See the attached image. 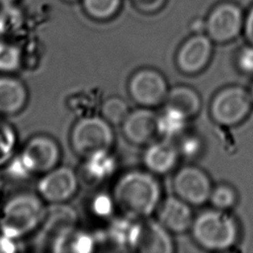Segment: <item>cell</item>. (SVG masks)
<instances>
[{
    "label": "cell",
    "instance_id": "cell-22",
    "mask_svg": "<svg viewBox=\"0 0 253 253\" xmlns=\"http://www.w3.org/2000/svg\"><path fill=\"white\" fill-rule=\"evenodd\" d=\"M102 117L111 125H122L129 113V109L125 100L119 97L107 99L101 109Z\"/></svg>",
    "mask_w": 253,
    "mask_h": 253
},
{
    "label": "cell",
    "instance_id": "cell-17",
    "mask_svg": "<svg viewBox=\"0 0 253 253\" xmlns=\"http://www.w3.org/2000/svg\"><path fill=\"white\" fill-rule=\"evenodd\" d=\"M28 92L26 86L14 77H0V114L13 115L26 105Z\"/></svg>",
    "mask_w": 253,
    "mask_h": 253
},
{
    "label": "cell",
    "instance_id": "cell-34",
    "mask_svg": "<svg viewBox=\"0 0 253 253\" xmlns=\"http://www.w3.org/2000/svg\"><path fill=\"white\" fill-rule=\"evenodd\" d=\"M250 94H251V97H252V100H253V85H252V88L250 90Z\"/></svg>",
    "mask_w": 253,
    "mask_h": 253
},
{
    "label": "cell",
    "instance_id": "cell-26",
    "mask_svg": "<svg viewBox=\"0 0 253 253\" xmlns=\"http://www.w3.org/2000/svg\"><path fill=\"white\" fill-rule=\"evenodd\" d=\"M203 147L201 139L196 135H186L181 138L178 146L179 153L185 157L192 158L197 156Z\"/></svg>",
    "mask_w": 253,
    "mask_h": 253
},
{
    "label": "cell",
    "instance_id": "cell-21",
    "mask_svg": "<svg viewBox=\"0 0 253 253\" xmlns=\"http://www.w3.org/2000/svg\"><path fill=\"white\" fill-rule=\"evenodd\" d=\"M86 162V171L94 179H104L111 175L115 170L116 164L109 151L96 153L88 158Z\"/></svg>",
    "mask_w": 253,
    "mask_h": 253
},
{
    "label": "cell",
    "instance_id": "cell-27",
    "mask_svg": "<svg viewBox=\"0 0 253 253\" xmlns=\"http://www.w3.org/2000/svg\"><path fill=\"white\" fill-rule=\"evenodd\" d=\"M236 64L238 69L249 75H253V45L243 46L237 53Z\"/></svg>",
    "mask_w": 253,
    "mask_h": 253
},
{
    "label": "cell",
    "instance_id": "cell-24",
    "mask_svg": "<svg viewBox=\"0 0 253 253\" xmlns=\"http://www.w3.org/2000/svg\"><path fill=\"white\" fill-rule=\"evenodd\" d=\"M17 143L14 128L7 123L0 122V166L6 164L13 156Z\"/></svg>",
    "mask_w": 253,
    "mask_h": 253
},
{
    "label": "cell",
    "instance_id": "cell-9",
    "mask_svg": "<svg viewBox=\"0 0 253 253\" xmlns=\"http://www.w3.org/2000/svg\"><path fill=\"white\" fill-rule=\"evenodd\" d=\"M173 188L177 197L194 206L208 202L212 190L208 174L192 165L182 167L177 171L173 179Z\"/></svg>",
    "mask_w": 253,
    "mask_h": 253
},
{
    "label": "cell",
    "instance_id": "cell-23",
    "mask_svg": "<svg viewBox=\"0 0 253 253\" xmlns=\"http://www.w3.org/2000/svg\"><path fill=\"white\" fill-rule=\"evenodd\" d=\"M209 201L214 209L226 211L235 205L237 201V195L231 186L220 184L212 188Z\"/></svg>",
    "mask_w": 253,
    "mask_h": 253
},
{
    "label": "cell",
    "instance_id": "cell-5",
    "mask_svg": "<svg viewBox=\"0 0 253 253\" xmlns=\"http://www.w3.org/2000/svg\"><path fill=\"white\" fill-rule=\"evenodd\" d=\"M252 104L250 91L240 86H228L213 97L211 103V116L217 125L232 126L248 116Z\"/></svg>",
    "mask_w": 253,
    "mask_h": 253
},
{
    "label": "cell",
    "instance_id": "cell-8",
    "mask_svg": "<svg viewBox=\"0 0 253 253\" xmlns=\"http://www.w3.org/2000/svg\"><path fill=\"white\" fill-rule=\"evenodd\" d=\"M59 157L60 149L54 139L46 135H36L23 148L19 164L26 173L44 174L57 165Z\"/></svg>",
    "mask_w": 253,
    "mask_h": 253
},
{
    "label": "cell",
    "instance_id": "cell-7",
    "mask_svg": "<svg viewBox=\"0 0 253 253\" xmlns=\"http://www.w3.org/2000/svg\"><path fill=\"white\" fill-rule=\"evenodd\" d=\"M131 99L141 107L151 108L165 102L168 85L164 76L152 68L137 70L128 81Z\"/></svg>",
    "mask_w": 253,
    "mask_h": 253
},
{
    "label": "cell",
    "instance_id": "cell-35",
    "mask_svg": "<svg viewBox=\"0 0 253 253\" xmlns=\"http://www.w3.org/2000/svg\"><path fill=\"white\" fill-rule=\"evenodd\" d=\"M64 1H67V2H75L77 0H64Z\"/></svg>",
    "mask_w": 253,
    "mask_h": 253
},
{
    "label": "cell",
    "instance_id": "cell-14",
    "mask_svg": "<svg viewBox=\"0 0 253 253\" xmlns=\"http://www.w3.org/2000/svg\"><path fill=\"white\" fill-rule=\"evenodd\" d=\"M159 221L173 233H183L192 227L194 217L190 204L179 197H169L159 211Z\"/></svg>",
    "mask_w": 253,
    "mask_h": 253
},
{
    "label": "cell",
    "instance_id": "cell-11",
    "mask_svg": "<svg viewBox=\"0 0 253 253\" xmlns=\"http://www.w3.org/2000/svg\"><path fill=\"white\" fill-rule=\"evenodd\" d=\"M78 179L68 167H54L44 173L38 183L42 199L51 204H61L69 200L77 191Z\"/></svg>",
    "mask_w": 253,
    "mask_h": 253
},
{
    "label": "cell",
    "instance_id": "cell-12",
    "mask_svg": "<svg viewBox=\"0 0 253 253\" xmlns=\"http://www.w3.org/2000/svg\"><path fill=\"white\" fill-rule=\"evenodd\" d=\"M131 249L143 253H171L174 243L170 231L160 221L148 219L138 222Z\"/></svg>",
    "mask_w": 253,
    "mask_h": 253
},
{
    "label": "cell",
    "instance_id": "cell-18",
    "mask_svg": "<svg viewBox=\"0 0 253 253\" xmlns=\"http://www.w3.org/2000/svg\"><path fill=\"white\" fill-rule=\"evenodd\" d=\"M166 105L172 107L188 119L196 116L201 109V98L196 90L189 86H175L169 89L166 100Z\"/></svg>",
    "mask_w": 253,
    "mask_h": 253
},
{
    "label": "cell",
    "instance_id": "cell-3",
    "mask_svg": "<svg viewBox=\"0 0 253 253\" xmlns=\"http://www.w3.org/2000/svg\"><path fill=\"white\" fill-rule=\"evenodd\" d=\"M44 211L42 199L34 194L23 193L11 198L1 213L3 235L13 239L30 233L41 224Z\"/></svg>",
    "mask_w": 253,
    "mask_h": 253
},
{
    "label": "cell",
    "instance_id": "cell-6",
    "mask_svg": "<svg viewBox=\"0 0 253 253\" xmlns=\"http://www.w3.org/2000/svg\"><path fill=\"white\" fill-rule=\"evenodd\" d=\"M242 9L235 3L222 2L209 13L205 33L213 42L224 43L236 39L244 28Z\"/></svg>",
    "mask_w": 253,
    "mask_h": 253
},
{
    "label": "cell",
    "instance_id": "cell-15",
    "mask_svg": "<svg viewBox=\"0 0 253 253\" xmlns=\"http://www.w3.org/2000/svg\"><path fill=\"white\" fill-rule=\"evenodd\" d=\"M76 223L75 211L66 206L55 204L45 210L41 224L43 233L58 244L65 236L72 232Z\"/></svg>",
    "mask_w": 253,
    "mask_h": 253
},
{
    "label": "cell",
    "instance_id": "cell-4",
    "mask_svg": "<svg viewBox=\"0 0 253 253\" xmlns=\"http://www.w3.org/2000/svg\"><path fill=\"white\" fill-rule=\"evenodd\" d=\"M73 150L88 158L96 153L109 151L114 142L111 124L103 117H86L76 122L70 133Z\"/></svg>",
    "mask_w": 253,
    "mask_h": 253
},
{
    "label": "cell",
    "instance_id": "cell-25",
    "mask_svg": "<svg viewBox=\"0 0 253 253\" xmlns=\"http://www.w3.org/2000/svg\"><path fill=\"white\" fill-rule=\"evenodd\" d=\"M20 51L16 46L0 42V70L16 69L20 64Z\"/></svg>",
    "mask_w": 253,
    "mask_h": 253
},
{
    "label": "cell",
    "instance_id": "cell-19",
    "mask_svg": "<svg viewBox=\"0 0 253 253\" xmlns=\"http://www.w3.org/2000/svg\"><path fill=\"white\" fill-rule=\"evenodd\" d=\"M188 118L178 110L165 106L160 115L157 116V133L165 139H172L181 135L187 126Z\"/></svg>",
    "mask_w": 253,
    "mask_h": 253
},
{
    "label": "cell",
    "instance_id": "cell-10",
    "mask_svg": "<svg viewBox=\"0 0 253 253\" xmlns=\"http://www.w3.org/2000/svg\"><path fill=\"white\" fill-rule=\"evenodd\" d=\"M212 41L205 33H194L180 46L176 55L178 68L186 74L201 72L212 54Z\"/></svg>",
    "mask_w": 253,
    "mask_h": 253
},
{
    "label": "cell",
    "instance_id": "cell-29",
    "mask_svg": "<svg viewBox=\"0 0 253 253\" xmlns=\"http://www.w3.org/2000/svg\"><path fill=\"white\" fill-rule=\"evenodd\" d=\"M136 10L143 14H153L160 11L167 0H131Z\"/></svg>",
    "mask_w": 253,
    "mask_h": 253
},
{
    "label": "cell",
    "instance_id": "cell-20",
    "mask_svg": "<svg viewBox=\"0 0 253 253\" xmlns=\"http://www.w3.org/2000/svg\"><path fill=\"white\" fill-rule=\"evenodd\" d=\"M122 0H82L83 10L90 18L105 21L113 18L119 12Z\"/></svg>",
    "mask_w": 253,
    "mask_h": 253
},
{
    "label": "cell",
    "instance_id": "cell-13",
    "mask_svg": "<svg viewBox=\"0 0 253 253\" xmlns=\"http://www.w3.org/2000/svg\"><path fill=\"white\" fill-rule=\"evenodd\" d=\"M122 130L130 142L147 143L157 133V115L145 107L129 112L122 124Z\"/></svg>",
    "mask_w": 253,
    "mask_h": 253
},
{
    "label": "cell",
    "instance_id": "cell-32",
    "mask_svg": "<svg viewBox=\"0 0 253 253\" xmlns=\"http://www.w3.org/2000/svg\"><path fill=\"white\" fill-rule=\"evenodd\" d=\"M192 30L194 33H205L206 22L202 19H197L192 23Z\"/></svg>",
    "mask_w": 253,
    "mask_h": 253
},
{
    "label": "cell",
    "instance_id": "cell-30",
    "mask_svg": "<svg viewBox=\"0 0 253 253\" xmlns=\"http://www.w3.org/2000/svg\"><path fill=\"white\" fill-rule=\"evenodd\" d=\"M93 240L90 236L81 234L76 236L74 242L72 243L71 250L78 252H89L93 249Z\"/></svg>",
    "mask_w": 253,
    "mask_h": 253
},
{
    "label": "cell",
    "instance_id": "cell-2",
    "mask_svg": "<svg viewBox=\"0 0 253 253\" xmlns=\"http://www.w3.org/2000/svg\"><path fill=\"white\" fill-rule=\"evenodd\" d=\"M192 233L195 241L203 248L212 251L232 247L239 235L235 218L221 210H209L200 213L193 221Z\"/></svg>",
    "mask_w": 253,
    "mask_h": 253
},
{
    "label": "cell",
    "instance_id": "cell-28",
    "mask_svg": "<svg viewBox=\"0 0 253 253\" xmlns=\"http://www.w3.org/2000/svg\"><path fill=\"white\" fill-rule=\"evenodd\" d=\"M114 198L111 199L108 195L100 194L93 200L92 210L99 216H108L114 210Z\"/></svg>",
    "mask_w": 253,
    "mask_h": 253
},
{
    "label": "cell",
    "instance_id": "cell-1",
    "mask_svg": "<svg viewBox=\"0 0 253 253\" xmlns=\"http://www.w3.org/2000/svg\"><path fill=\"white\" fill-rule=\"evenodd\" d=\"M161 186L145 171L133 170L124 174L114 188L115 204L132 219L148 217L158 207Z\"/></svg>",
    "mask_w": 253,
    "mask_h": 253
},
{
    "label": "cell",
    "instance_id": "cell-16",
    "mask_svg": "<svg viewBox=\"0 0 253 253\" xmlns=\"http://www.w3.org/2000/svg\"><path fill=\"white\" fill-rule=\"evenodd\" d=\"M179 150L170 139L151 143L145 150L143 162L146 168L155 174H165L177 164Z\"/></svg>",
    "mask_w": 253,
    "mask_h": 253
},
{
    "label": "cell",
    "instance_id": "cell-31",
    "mask_svg": "<svg viewBox=\"0 0 253 253\" xmlns=\"http://www.w3.org/2000/svg\"><path fill=\"white\" fill-rule=\"evenodd\" d=\"M244 34L249 43L253 45V6L249 9L244 19Z\"/></svg>",
    "mask_w": 253,
    "mask_h": 253
},
{
    "label": "cell",
    "instance_id": "cell-33",
    "mask_svg": "<svg viewBox=\"0 0 253 253\" xmlns=\"http://www.w3.org/2000/svg\"><path fill=\"white\" fill-rule=\"evenodd\" d=\"M16 1L17 0H0V4H2V5H11Z\"/></svg>",
    "mask_w": 253,
    "mask_h": 253
}]
</instances>
